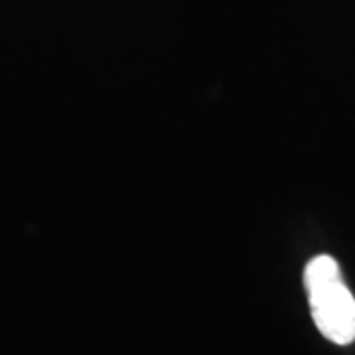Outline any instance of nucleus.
<instances>
[{
  "instance_id": "f257e3e1",
  "label": "nucleus",
  "mask_w": 355,
  "mask_h": 355,
  "mask_svg": "<svg viewBox=\"0 0 355 355\" xmlns=\"http://www.w3.org/2000/svg\"><path fill=\"white\" fill-rule=\"evenodd\" d=\"M304 288L320 334L338 345L355 342V298L343 284L338 261L330 254L314 257L304 268Z\"/></svg>"
}]
</instances>
